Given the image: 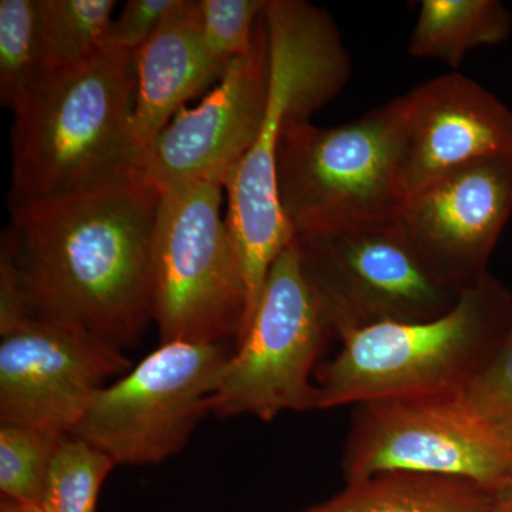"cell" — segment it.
Returning a JSON list of instances; mask_svg holds the SVG:
<instances>
[{
	"mask_svg": "<svg viewBox=\"0 0 512 512\" xmlns=\"http://www.w3.org/2000/svg\"><path fill=\"white\" fill-rule=\"evenodd\" d=\"M224 187L165 188L153 251V322L160 343H234L249 320V293L222 215Z\"/></svg>",
	"mask_w": 512,
	"mask_h": 512,
	"instance_id": "cell-6",
	"label": "cell"
},
{
	"mask_svg": "<svg viewBox=\"0 0 512 512\" xmlns=\"http://www.w3.org/2000/svg\"><path fill=\"white\" fill-rule=\"evenodd\" d=\"M268 0H197L202 39L210 55L227 67L254 45L256 26Z\"/></svg>",
	"mask_w": 512,
	"mask_h": 512,
	"instance_id": "cell-22",
	"label": "cell"
},
{
	"mask_svg": "<svg viewBox=\"0 0 512 512\" xmlns=\"http://www.w3.org/2000/svg\"><path fill=\"white\" fill-rule=\"evenodd\" d=\"M511 322L512 293L487 275L439 318L346 333L338 355L316 369L318 410L461 394L494 355Z\"/></svg>",
	"mask_w": 512,
	"mask_h": 512,
	"instance_id": "cell-4",
	"label": "cell"
},
{
	"mask_svg": "<svg viewBox=\"0 0 512 512\" xmlns=\"http://www.w3.org/2000/svg\"><path fill=\"white\" fill-rule=\"evenodd\" d=\"M268 103L254 146L229 175L227 225L249 293V322L279 254L293 241L279 201L276 158L289 124L311 121L349 82L350 59L326 10L302 0H268Z\"/></svg>",
	"mask_w": 512,
	"mask_h": 512,
	"instance_id": "cell-3",
	"label": "cell"
},
{
	"mask_svg": "<svg viewBox=\"0 0 512 512\" xmlns=\"http://www.w3.org/2000/svg\"><path fill=\"white\" fill-rule=\"evenodd\" d=\"M336 339L298 242L275 259L251 322L222 369L208 412L218 419L251 414L265 423L285 412L318 410L316 363Z\"/></svg>",
	"mask_w": 512,
	"mask_h": 512,
	"instance_id": "cell-7",
	"label": "cell"
},
{
	"mask_svg": "<svg viewBox=\"0 0 512 512\" xmlns=\"http://www.w3.org/2000/svg\"><path fill=\"white\" fill-rule=\"evenodd\" d=\"M511 29V12L497 0H423L410 55L458 67L471 50L504 42Z\"/></svg>",
	"mask_w": 512,
	"mask_h": 512,
	"instance_id": "cell-17",
	"label": "cell"
},
{
	"mask_svg": "<svg viewBox=\"0 0 512 512\" xmlns=\"http://www.w3.org/2000/svg\"><path fill=\"white\" fill-rule=\"evenodd\" d=\"M131 367L82 326L29 312L0 328V423L72 434L96 394Z\"/></svg>",
	"mask_w": 512,
	"mask_h": 512,
	"instance_id": "cell-11",
	"label": "cell"
},
{
	"mask_svg": "<svg viewBox=\"0 0 512 512\" xmlns=\"http://www.w3.org/2000/svg\"><path fill=\"white\" fill-rule=\"evenodd\" d=\"M163 190L138 173L96 190L9 205L0 274L26 309L82 326L123 352L153 322V251Z\"/></svg>",
	"mask_w": 512,
	"mask_h": 512,
	"instance_id": "cell-1",
	"label": "cell"
},
{
	"mask_svg": "<svg viewBox=\"0 0 512 512\" xmlns=\"http://www.w3.org/2000/svg\"><path fill=\"white\" fill-rule=\"evenodd\" d=\"M295 239L338 340L379 323L439 318L463 293L431 271L396 218Z\"/></svg>",
	"mask_w": 512,
	"mask_h": 512,
	"instance_id": "cell-10",
	"label": "cell"
},
{
	"mask_svg": "<svg viewBox=\"0 0 512 512\" xmlns=\"http://www.w3.org/2000/svg\"><path fill=\"white\" fill-rule=\"evenodd\" d=\"M116 464L82 437L67 434L57 444L43 494V512H96L104 481Z\"/></svg>",
	"mask_w": 512,
	"mask_h": 512,
	"instance_id": "cell-19",
	"label": "cell"
},
{
	"mask_svg": "<svg viewBox=\"0 0 512 512\" xmlns=\"http://www.w3.org/2000/svg\"><path fill=\"white\" fill-rule=\"evenodd\" d=\"M402 106L407 198L458 168L512 154V111L470 77H436L402 96Z\"/></svg>",
	"mask_w": 512,
	"mask_h": 512,
	"instance_id": "cell-14",
	"label": "cell"
},
{
	"mask_svg": "<svg viewBox=\"0 0 512 512\" xmlns=\"http://www.w3.org/2000/svg\"><path fill=\"white\" fill-rule=\"evenodd\" d=\"M45 70L37 0L0 2V103L15 110Z\"/></svg>",
	"mask_w": 512,
	"mask_h": 512,
	"instance_id": "cell-20",
	"label": "cell"
},
{
	"mask_svg": "<svg viewBox=\"0 0 512 512\" xmlns=\"http://www.w3.org/2000/svg\"><path fill=\"white\" fill-rule=\"evenodd\" d=\"M231 343L167 342L94 397L73 430L117 466L177 456L208 412Z\"/></svg>",
	"mask_w": 512,
	"mask_h": 512,
	"instance_id": "cell-9",
	"label": "cell"
},
{
	"mask_svg": "<svg viewBox=\"0 0 512 512\" xmlns=\"http://www.w3.org/2000/svg\"><path fill=\"white\" fill-rule=\"evenodd\" d=\"M269 92L264 15L254 45L232 60L198 106L178 111L147 147L144 170L161 190L188 183H225L254 146Z\"/></svg>",
	"mask_w": 512,
	"mask_h": 512,
	"instance_id": "cell-12",
	"label": "cell"
},
{
	"mask_svg": "<svg viewBox=\"0 0 512 512\" xmlns=\"http://www.w3.org/2000/svg\"><path fill=\"white\" fill-rule=\"evenodd\" d=\"M463 396L478 413L512 436V322L503 342Z\"/></svg>",
	"mask_w": 512,
	"mask_h": 512,
	"instance_id": "cell-23",
	"label": "cell"
},
{
	"mask_svg": "<svg viewBox=\"0 0 512 512\" xmlns=\"http://www.w3.org/2000/svg\"><path fill=\"white\" fill-rule=\"evenodd\" d=\"M512 214V154L484 158L410 195L397 224L427 266L458 292L480 284Z\"/></svg>",
	"mask_w": 512,
	"mask_h": 512,
	"instance_id": "cell-13",
	"label": "cell"
},
{
	"mask_svg": "<svg viewBox=\"0 0 512 512\" xmlns=\"http://www.w3.org/2000/svg\"><path fill=\"white\" fill-rule=\"evenodd\" d=\"M134 94L136 56L119 50L43 70L12 111L8 204L70 197L143 171L131 131Z\"/></svg>",
	"mask_w": 512,
	"mask_h": 512,
	"instance_id": "cell-2",
	"label": "cell"
},
{
	"mask_svg": "<svg viewBox=\"0 0 512 512\" xmlns=\"http://www.w3.org/2000/svg\"><path fill=\"white\" fill-rule=\"evenodd\" d=\"M402 97L338 127L289 124L276 158L293 237L392 220L407 200L400 170Z\"/></svg>",
	"mask_w": 512,
	"mask_h": 512,
	"instance_id": "cell-5",
	"label": "cell"
},
{
	"mask_svg": "<svg viewBox=\"0 0 512 512\" xmlns=\"http://www.w3.org/2000/svg\"><path fill=\"white\" fill-rule=\"evenodd\" d=\"M225 69L205 47L197 0H181L136 55L131 131L143 160L151 141L175 114L220 80Z\"/></svg>",
	"mask_w": 512,
	"mask_h": 512,
	"instance_id": "cell-15",
	"label": "cell"
},
{
	"mask_svg": "<svg viewBox=\"0 0 512 512\" xmlns=\"http://www.w3.org/2000/svg\"><path fill=\"white\" fill-rule=\"evenodd\" d=\"M493 512H512V488L500 494Z\"/></svg>",
	"mask_w": 512,
	"mask_h": 512,
	"instance_id": "cell-26",
	"label": "cell"
},
{
	"mask_svg": "<svg viewBox=\"0 0 512 512\" xmlns=\"http://www.w3.org/2000/svg\"><path fill=\"white\" fill-rule=\"evenodd\" d=\"M498 497L466 478L386 471L350 481L329 500L296 512H493Z\"/></svg>",
	"mask_w": 512,
	"mask_h": 512,
	"instance_id": "cell-16",
	"label": "cell"
},
{
	"mask_svg": "<svg viewBox=\"0 0 512 512\" xmlns=\"http://www.w3.org/2000/svg\"><path fill=\"white\" fill-rule=\"evenodd\" d=\"M342 470L346 483L417 471L466 478L503 494L512 488V436L463 393L360 403L353 407Z\"/></svg>",
	"mask_w": 512,
	"mask_h": 512,
	"instance_id": "cell-8",
	"label": "cell"
},
{
	"mask_svg": "<svg viewBox=\"0 0 512 512\" xmlns=\"http://www.w3.org/2000/svg\"><path fill=\"white\" fill-rule=\"evenodd\" d=\"M0 512H43L40 507L15 503L8 498H0Z\"/></svg>",
	"mask_w": 512,
	"mask_h": 512,
	"instance_id": "cell-25",
	"label": "cell"
},
{
	"mask_svg": "<svg viewBox=\"0 0 512 512\" xmlns=\"http://www.w3.org/2000/svg\"><path fill=\"white\" fill-rule=\"evenodd\" d=\"M113 0H37L45 70L89 62L106 49Z\"/></svg>",
	"mask_w": 512,
	"mask_h": 512,
	"instance_id": "cell-18",
	"label": "cell"
},
{
	"mask_svg": "<svg viewBox=\"0 0 512 512\" xmlns=\"http://www.w3.org/2000/svg\"><path fill=\"white\" fill-rule=\"evenodd\" d=\"M181 0H128L111 22L106 49L136 56L156 35Z\"/></svg>",
	"mask_w": 512,
	"mask_h": 512,
	"instance_id": "cell-24",
	"label": "cell"
},
{
	"mask_svg": "<svg viewBox=\"0 0 512 512\" xmlns=\"http://www.w3.org/2000/svg\"><path fill=\"white\" fill-rule=\"evenodd\" d=\"M62 437L20 424L0 423V495L42 505L57 444Z\"/></svg>",
	"mask_w": 512,
	"mask_h": 512,
	"instance_id": "cell-21",
	"label": "cell"
}]
</instances>
